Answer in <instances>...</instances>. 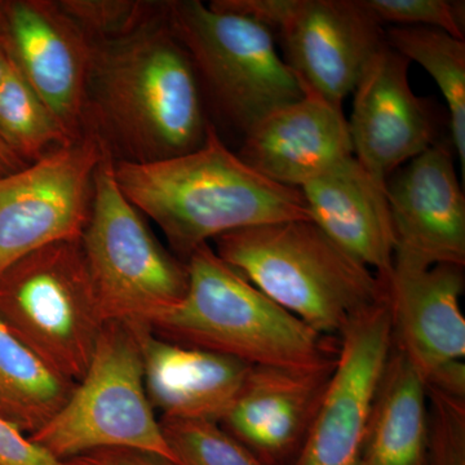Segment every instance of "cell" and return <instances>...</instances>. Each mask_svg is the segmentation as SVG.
<instances>
[{
	"mask_svg": "<svg viewBox=\"0 0 465 465\" xmlns=\"http://www.w3.org/2000/svg\"><path fill=\"white\" fill-rule=\"evenodd\" d=\"M174 465H264L219 423L159 419Z\"/></svg>",
	"mask_w": 465,
	"mask_h": 465,
	"instance_id": "obj_24",
	"label": "cell"
},
{
	"mask_svg": "<svg viewBox=\"0 0 465 465\" xmlns=\"http://www.w3.org/2000/svg\"><path fill=\"white\" fill-rule=\"evenodd\" d=\"M25 166H27V164L24 163V162L5 145V143L0 139V177L16 173V171Z\"/></svg>",
	"mask_w": 465,
	"mask_h": 465,
	"instance_id": "obj_30",
	"label": "cell"
},
{
	"mask_svg": "<svg viewBox=\"0 0 465 465\" xmlns=\"http://www.w3.org/2000/svg\"><path fill=\"white\" fill-rule=\"evenodd\" d=\"M76 382L58 374L0 320V416L27 437L50 423Z\"/></svg>",
	"mask_w": 465,
	"mask_h": 465,
	"instance_id": "obj_21",
	"label": "cell"
},
{
	"mask_svg": "<svg viewBox=\"0 0 465 465\" xmlns=\"http://www.w3.org/2000/svg\"><path fill=\"white\" fill-rule=\"evenodd\" d=\"M237 154L272 182L295 189L354 155L342 109L308 91L250 128Z\"/></svg>",
	"mask_w": 465,
	"mask_h": 465,
	"instance_id": "obj_17",
	"label": "cell"
},
{
	"mask_svg": "<svg viewBox=\"0 0 465 465\" xmlns=\"http://www.w3.org/2000/svg\"><path fill=\"white\" fill-rule=\"evenodd\" d=\"M338 339L331 381L291 465H361L370 416L393 351L387 299L351 318Z\"/></svg>",
	"mask_w": 465,
	"mask_h": 465,
	"instance_id": "obj_10",
	"label": "cell"
},
{
	"mask_svg": "<svg viewBox=\"0 0 465 465\" xmlns=\"http://www.w3.org/2000/svg\"><path fill=\"white\" fill-rule=\"evenodd\" d=\"M464 266L397 264L385 286L393 345L425 384L465 365Z\"/></svg>",
	"mask_w": 465,
	"mask_h": 465,
	"instance_id": "obj_16",
	"label": "cell"
},
{
	"mask_svg": "<svg viewBox=\"0 0 465 465\" xmlns=\"http://www.w3.org/2000/svg\"><path fill=\"white\" fill-rule=\"evenodd\" d=\"M0 320L45 365L81 381L106 323L81 240L54 242L3 271Z\"/></svg>",
	"mask_w": 465,
	"mask_h": 465,
	"instance_id": "obj_7",
	"label": "cell"
},
{
	"mask_svg": "<svg viewBox=\"0 0 465 465\" xmlns=\"http://www.w3.org/2000/svg\"><path fill=\"white\" fill-rule=\"evenodd\" d=\"M0 465H64L0 416Z\"/></svg>",
	"mask_w": 465,
	"mask_h": 465,
	"instance_id": "obj_28",
	"label": "cell"
},
{
	"mask_svg": "<svg viewBox=\"0 0 465 465\" xmlns=\"http://www.w3.org/2000/svg\"><path fill=\"white\" fill-rule=\"evenodd\" d=\"M108 152L99 134L87 131L0 177V273L54 242L81 240L90 222L94 174Z\"/></svg>",
	"mask_w": 465,
	"mask_h": 465,
	"instance_id": "obj_9",
	"label": "cell"
},
{
	"mask_svg": "<svg viewBox=\"0 0 465 465\" xmlns=\"http://www.w3.org/2000/svg\"><path fill=\"white\" fill-rule=\"evenodd\" d=\"M409 66L410 61L387 43L367 64L353 91L348 121L353 154L385 188L397 168L437 143L432 112L412 91Z\"/></svg>",
	"mask_w": 465,
	"mask_h": 465,
	"instance_id": "obj_13",
	"label": "cell"
},
{
	"mask_svg": "<svg viewBox=\"0 0 465 465\" xmlns=\"http://www.w3.org/2000/svg\"><path fill=\"white\" fill-rule=\"evenodd\" d=\"M81 242L105 322L150 330L188 291V265L159 243L125 200L110 150L94 174L90 222Z\"/></svg>",
	"mask_w": 465,
	"mask_h": 465,
	"instance_id": "obj_6",
	"label": "cell"
},
{
	"mask_svg": "<svg viewBox=\"0 0 465 465\" xmlns=\"http://www.w3.org/2000/svg\"><path fill=\"white\" fill-rule=\"evenodd\" d=\"M61 9L92 43L121 41L163 16L164 2L60 0Z\"/></svg>",
	"mask_w": 465,
	"mask_h": 465,
	"instance_id": "obj_25",
	"label": "cell"
},
{
	"mask_svg": "<svg viewBox=\"0 0 465 465\" xmlns=\"http://www.w3.org/2000/svg\"><path fill=\"white\" fill-rule=\"evenodd\" d=\"M63 463L64 465H174L173 461L154 452L127 448L94 450Z\"/></svg>",
	"mask_w": 465,
	"mask_h": 465,
	"instance_id": "obj_29",
	"label": "cell"
},
{
	"mask_svg": "<svg viewBox=\"0 0 465 465\" xmlns=\"http://www.w3.org/2000/svg\"><path fill=\"white\" fill-rule=\"evenodd\" d=\"M0 9H2V3H0Z\"/></svg>",
	"mask_w": 465,
	"mask_h": 465,
	"instance_id": "obj_32",
	"label": "cell"
},
{
	"mask_svg": "<svg viewBox=\"0 0 465 465\" xmlns=\"http://www.w3.org/2000/svg\"><path fill=\"white\" fill-rule=\"evenodd\" d=\"M361 465H430L427 385L394 345L370 416Z\"/></svg>",
	"mask_w": 465,
	"mask_h": 465,
	"instance_id": "obj_20",
	"label": "cell"
},
{
	"mask_svg": "<svg viewBox=\"0 0 465 465\" xmlns=\"http://www.w3.org/2000/svg\"><path fill=\"white\" fill-rule=\"evenodd\" d=\"M388 45L433 76L448 104L451 143L465 171V41L427 26H391Z\"/></svg>",
	"mask_w": 465,
	"mask_h": 465,
	"instance_id": "obj_22",
	"label": "cell"
},
{
	"mask_svg": "<svg viewBox=\"0 0 465 465\" xmlns=\"http://www.w3.org/2000/svg\"><path fill=\"white\" fill-rule=\"evenodd\" d=\"M206 101L188 52L163 16L121 41L92 43L87 131L119 161H163L200 148Z\"/></svg>",
	"mask_w": 465,
	"mask_h": 465,
	"instance_id": "obj_1",
	"label": "cell"
},
{
	"mask_svg": "<svg viewBox=\"0 0 465 465\" xmlns=\"http://www.w3.org/2000/svg\"><path fill=\"white\" fill-rule=\"evenodd\" d=\"M29 439L60 461L94 450L127 448L173 463L146 394L142 348L134 329L105 323L90 366L65 406Z\"/></svg>",
	"mask_w": 465,
	"mask_h": 465,
	"instance_id": "obj_8",
	"label": "cell"
},
{
	"mask_svg": "<svg viewBox=\"0 0 465 465\" xmlns=\"http://www.w3.org/2000/svg\"><path fill=\"white\" fill-rule=\"evenodd\" d=\"M134 331L142 348L146 394L161 419L220 423L237 400L252 366L213 351L163 341L150 330Z\"/></svg>",
	"mask_w": 465,
	"mask_h": 465,
	"instance_id": "obj_18",
	"label": "cell"
},
{
	"mask_svg": "<svg viewBox=\"0 0 465 465\" xmlns=\"http://www.w3.org/2000/svg\"><path fill=\"white\" fill-rule=\"evenodd\" d=\"M335 357L308 366H252L220 427L264 465H291L316 419Z\"/></svg>",
	"mask_w": 465,
	"mask_h": 465,
	"instance_id": "obj_15",
	"label": "cell"
},
{
	"mask_svg": "<svg viewBox=\"0 0 465 465\" xmlns=\"http://www.w3.org/2000/svg\"><path fill=\"white\" fill-rule=\"evenodd\" d=\"M164 21L188 52L204 101L241 134L304 96L273 34L256 21L200 0L164 2Z\"/></svg>",
	"mask_w": 465,
	"mask_h": 465,
	"instance_id": "obj_5",
	"label": "cell"
},
{
	"mask_svg": "<svg viewBox=\"0 0 465 465\" xmlns=\"http://www.w3.org/2000/svg\"><path fill=\"white\" fill-rule=\"evenodd\" d=\"M186 265L185 296L150 327L158 338L251 366H308L338 354V338L321 335L280 307L210 243Z\"/></svg>",
	"mask_w": 465,
	"mask_h": 465,
	"instance_id": "obj_3",
	"label": "cell"
},
{
	"mask_svg": "<svg viewBox=\"0 0 465 465\" xmlns=\"http://www.w3.org/2000/svg\"><path fill=\"white\" fill-rule=\"evenodd\" d=\"M9 65V56L5 48H3L2 43H0V82L5 78V73H7Z\"/></svg>",
	"mask_w": 465,
	"mask_h": 465,
	"instance_id": "obj_31",
	"label": "cell"
},
{
	"mask_svg": "<svg viewBox=\"0 0 465 465\" xmlns=\"http://www.w3.org/2000/svg\"><path fill=\"white\" fill-rule=\"evenodd\" d=\"M430 465H465V396L427 387Z\"/></svg>",
	"mask_w": 465,
	"mask_h": 465,
	"instance_id": "obj_27",
	"label": "cell"
},
{
	"mask_svg": "<svg viewBox=\"0 0 465 465\" xmlns=\"http://www.w3.org/2000/svg\"><path fill=\"white\" fill-rule=\"evenodd\" d=\"M0 43L75 140L87 133L92 42L57 2L2 3Z\"/></svg>",
	"mask_w": 465,
	"mask_h": 465,
	"instance_id": "obj_11",
	"label": "cell"
},
{
	"mask_svg": "<svg viewBox=\"0 0 465 465\" xmlns=\"http://www.w3.org/2000/svg\"><path fill=\"white\" fill-rule=\"evenodd\" d=\"M274 38L302 91L338 108L387 45L385 30L360 0H291Z\"/></svg>",
	"mask_w": 465,
	"mask_h": 465,
	"instance_id": "obj_12",
	"label": "cell"
},
{
	"mask_svg": "<svg viewBox=\"0 0 465 465\" xmlns=\"http://www.w3.org/2000/svg\"><path fill=\"white\" fill-rule=\"evenodd\" d=\"M393 262L465 265V197L448 143H436L387 183Z\"/></svg>",
	"mask_w": 465,
	"mask_h": 465,
	"instance_id": "obj_14",
	"label": "cell"
},
{
	"mask_svg": "<svg viewBox=\"0 0 465 465\" xmlns=\"http://www.w3.org/2000/svg\"><path fill=\"white\" fill-rule=\"evenodd\" d=\"M300 191L312 222L349 256L387 282L396 251L387 188L353 155Z\"/></svg>",
	"mask_w": 465,
	"mask_h": 465,
	"instance_id": "obj_19",
	"label": "cell"
},
{
	"mask_svg": "<svg viewBox=\"0 0 465 465\" xmlns=\"http://www.w3.org/2000/svg\"><path fill=\"white\" fill-rule=\"evenodd\" d=\"M0 139L26 164L75 142L11 57L0 82Z\"/></svg>",
	"mask_w": 465,
	"mask_h": 465,
	"instance_id": "obj_23",
	"label": "cell"
},
{
	"mask_svg": "<svg viewBox=\"0 0 465 465\" xmlns=\"http://www.w3.org/2000/svg\"><path fill=\"white\" fill-rule=\"evenodd\" d=\"M114 176L125 200L161 228L183 262L226 232L312 220L300 189L280 185L250 167L213 124L200 148L145 163L114 159Z\"/></svg>",
	"mask_w": 465,
	"mask_h": 465,
	"instance_id": "obj_2",
	"label": "cell"
},
{
	"mask_svg": "<svg viewBox=\"0 0 465 465\" xmlns=\"http://www.w3.org/2000/svg\"><path fill=\"white\" fill-rule=\"evenodd\" d=\"M381 26H427L465 41L463 0H360Z\"/></svg>",
	"mask_w": 465,
	"mask_h": 465,
	"instance_id": "obj_26",
	"label": "cell"
},
{
	"mask_svg": "<svg viewBox=\"0 0 465 465\" xmlns=\"http://www.w3.org/2000/svg\"><path fill=\"white\" fill-rule=\"evenodd\" d=\"M213 243L220 258L321 335L338 338L351 318L387 299L385 282L312 220L251 226Z\"/></svg>",
	"mask_w": 465,
	"mask_h": 465,
	"instance_id": "obj_4",
	"label": "cell"
}]
</instances>
